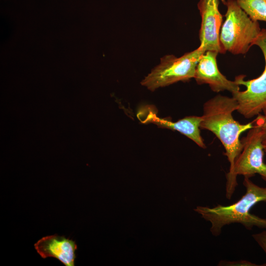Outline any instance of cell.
I'll list each match as a JSON object with an SVG mask.
<instances>
[{"label": "cell", "instance_id": "1", "mask_svg": "<svg viewBox=\"0 0 266 266\" xmlns=\"http://www.w3.org/2000/svg\"><path fill=\"white\" fill-rule=\"evenodd\" d=\"M238 105L233 97L218 95L206 101L200 128L212 132L224 147L230 163L229 172L232 170L234 162L241 153L243 145L239 137L242 133L252 128L255 119L241 124L235 120L233 113Z\"/></svg>", "mask_w": 266, "mask_h": 266}, {"label": "cell", "instance_id": "2", "mask_svg": "<svg viewBox=\"0 0 266 266\" xmlns=\"http://www.w3.org/2000/svg\"><path fill=\"white\" fill-rule=\"evenodd\" d=\"M243 184L246 193L234 203L226 206L218 204L213 207L198 206L194 209L210 223V231L213 235H219L224 226L233 223H239L249 230L254 227L266 229V219L250 212L258 202L266 201V187L259 186L247 177H244Z\"/></svg>", "mask_w": 266, "mask_h": 266}, {"label": "cell", "instance_id": "3", "mask_svg": "<svg viewBox=\"0 0 266 266\" xmlns=\"http://www.w3.org/2000/svg\"><path fill=\"white\" fill-rule=\"evenodd\" d=\"M225 20L220 33V41L226 52L245 54L254 45L261 29L240 7L235 0H227Z\"/></svg>", "mask_w": 266, "mask_h": 266}, {"label": "cell", "instance_id": "4", "mask_svg": "<svg viewBox=\"0 0 266 266\" xmlns=\"http://www.w3.org/2000/svg\"><path fill=\"white\" fill-rule=\"evenodd\" d=\"M243 147L236 158L232 170L226 175V196L230 199L237 185V175L250 178L259 174L266 181V164L264 161L263 132L260 124L255 118L252 128L241 140Z\"/></svg>", "mask_w": 266, "mask_h": 266}, {"label": "cell", "instance_id": "5", "mask_svg": "<svg viewBox=\"0 0 266 266\" xmlns=\"http://www.w3.org/2000/svg\"><path fill=\"white\" fill-rule=\"evenodd\" d=\"M205 52L200 46L180 57L166 55L160 64L154 68L141 82L142 85L153 91L178 81H186L194 78L196 68L201 55Z\"/></svg>", "mask_w": 266, "mask_h": 266}, {"label": "cell", "instance_id": "6", "mask_svg": "<svg viewBox=\"0 0 266 266\" xmlns=\"http://www.w3.org/2000/svg\"><path fill=\"white\" fill-rule=\"evenodd\" d=\"M262 50L264 56L265 66L264 71L258 77L244 80L245 76L238 75L235 81L239 85H244V91L232 93L238 105L237 111L246 118H251L261 114L266 108V29L261 32L254 42Z\"/></svg>", "mask_w": 266, "mask_h": 266}, {"label": "cell", "instance_id": "7", "mask_svg": "<svg viewBox=\"0 0 266 266\" xmlns=\"http://www.w3.org/2000/svg\"><path fill=\"white\" fill-rule=\"evenodd\" d=\"M219 0H200L198 7L201 17L200 46L206 51L224 54L220 41L223 16L218 9Z\"/></svg>", "mask_w": 266, "mask_h": 266}, {"label": "cell", "instance_id": "8", "mask_svg": "<svg viewBox=\"0 0 266 266\" xmlns=\"http://www.w3.org/2000/svg\"><path fill=\"white\" fill-rule=\"evenodd\" d=\"M218 54L212 51L204 53L198 62L194 78L198 84H208L215 92L226 90L232 94L239 91L240 85L235 80H228L219 71L216 60Z\"/></svg>", "mask_w": 266, "mask_h": 266}, {"label": "cell", "instance_id": "9", "mask_svg": "<svg viewBox=\"0 0 266 266\" xmlns=\"http://www.w3.org/2000/svg\"><path fill=\"white\" fill-rule=\"evenodd\" d=\"M137 116L141 122L152 123L161 128L177 131L192 140L200 147L206 148L200 132L202 116H187L173 122L167 118L157 116L155 111L150 107L140 110Z\"/></svg>", "mask_w": 266, "mask_h": 266}, {"label": "cell", "instance_id": "10", "mask_svg": "<svg viewBox=\"0 0 266 266\" xmlns=\"http://www.w3.org/2000/svg\"><path fill=\"white\" fill-rule=\"evenodd\" d=\"M34 246L43 259L53 257L66 266H74L77 246L72 240L54 234L42 237Z\"/></svg>", "mask_w": 266, "mask_h": 266}, {"label": "cell", "instance_id": "11", "mask_svg": "<svg viewBox=\"0 0 266 266\" xmlns=\"http://www.w3.org/2000/svg\"><path fill=\"white\" fill-rule=\"evenodd\" d=\"M235 0L253 21L266 22V0Z\"/></svg>", "mask_w": 266, "mask_h": 266}, {"label": "cell", "instance_id": "12", "mask_svg": "<svg viewBox=\"0 0 266 266\" xmlns=\"http://www.w3.org/2000/svg\"><path fill=\"white\" fill-rule=\"evenodd\" d=\"M252 237L266 254V230L253 234Z\"/></svg>", "mask_w": 266, "mask_h": 266}, {"label": "cell", "instance_id": "13", "mask_svg": "<svg viewBox=\"0 0 266 266\" xmlns=\"http://www.w3.org/2000/svg\"><path fill=\"white\" fill-rule=\"evenodd\" d=\"M218 266H259L255 264L252 263L246 260H238V261H224L222 260L219 262Z\"/></svg>", "mask_w": 266, "mask_h": 266}, {"label": "cell", "instance_id": "14", "mask_svg": "<svg viewBox=\"0 0 266 266\" xmlns=\"http://www.w3.org/2000/svg\"><path fill=\"white\" fill-rule=\"evenodd\" d=\"M262 112L263 114H259L256 119L262 130L263 144H266V108Z\"/></svg>", "mask_w": 266, "mask_h": 266}, {"label": "cell", "instance_id": "15", "mask_svg": "<svg viewBox=\"0 0 266 266\" xmlns=\"http://www.w3.org/2000/svg\"><path fill=\"white\" fill-rule=\"evenodd\" d=\"M264 149L266 153V144H264Z\"/></svg>", "mask_w": 266, "mask_h": 266}, {"label": "cell", "instance_id": "16", "mask_svg": "<svg viewBox=\"0 0 266 266\" xmlns=\"http://www.w3.org/2000/svg\"><path fill=\"white\" fill-rule=\"evenodd\" d=\"M221 1L224 4H225L226 3V0H221Z\"/></svg>", "mask_w": 266, "mask_h": 266}]
</instances>
